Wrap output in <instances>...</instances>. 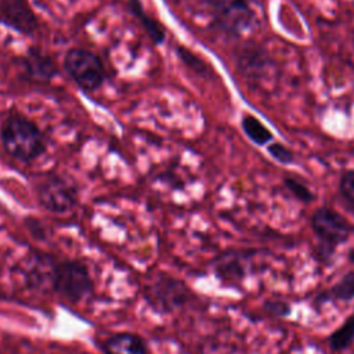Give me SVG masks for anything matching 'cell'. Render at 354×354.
Masks as SVG:
<instances>
[{"mask_svg": "<svg viewBox=\"0 0 354 354\" xmlns=\"http://www.w3.org/2000/svg\"><path fill=\"white\" fill-rule=\"evenodd\" d=\"M94 290V279L88 266L76 259H57L50 293L65 303L79 304Z\"/></svg>", "mask_w": 354, "mask_h": 354, "instance_id": "obj_2", "label": "cell"}, {"mask_svg": "<svg viewBox=\"0 0 354 354\" xmlns=\"http://www.w3.org/2000/svg\"><path fill=\"white\" fill-rule=\"evenodd\" d=\"M209 10L213 24L227 36H242L254 22L248 0H210Z\"/></svg>", "mask_w": 354, "mask_h": 354, "instance_id": "obj_6", "label": "cell"}, {"mask_svg": "<svg viewBox=\"0 0 354 354\" xmlns=\"http://www.w3.org/2000/svg\"><path fill=\"white\" fill-rule=\"evenodd\" d=\"M57 259L58 257L40 250L28 253L21 264V274L26 286L39 293H50L51 277Z\"/></svg>", "mask_w": 354, "mask_h": 354, "instance_id": "obj_8", "label": "cell"}, {"mask_svg": "<svg viewBox=\"0 0 354 354\" xmlns=\"http://www.w3.org/2000/svg\"><path fill=\"white\" fill-rule=\"evenodd\" d=\"M142 297L153 313L170 315L191 303L194 295L183 279L160 271L147 282Z\"/></svg>", "mask_w": 354, "mask_h": 354, "instance_id": "obj_3", "label": "cell"}, {"mask_svg": "<svg viewBox=\"0 0 354 354\" xmlns=\"http://www.w3.org/2000/svg\"><path fill=\"white\" fill-rule=\"evenodd\" d=\"M102 354H151L147 340L133 332H118L100 343Z\"/></svg>", "mask_w": 354, "mask_h": 354, "instance_id": "obj_11", "label": "cell"}, {"mask_svg": "<svg viewBox=\"0 0 354 354\" xmlns=\"http://www.w3.org/2000/svg\"><path fill=\"white\" fill-rule=\"evenodd\" d=\"M0 22L25 36L33 35L39 25L37 17L26 0H0Z\"/></svg>", "mask_w": 354, "mask_h": 354, "instance_id": "obj_9", "label": "cell"}, {"mask_svg": "<svg viewBox=\"0 0 354 354\" xmlns=\"http://www.w3.org/2000/svg\"><path fill=\"white\" fill-rule=\"evenodd\" d=\"M25 75L35 82H51L58 75V66L51 57L30 48L21 61Z\"/></svg>", "mask_w": 354, "mask_h": 354, "instance_id": "obj_12", "label": "cell"}, {"mask_svg": "<svg viewBox=\"0 0 354 354\" xmlns=\"http://www.w3.org/2000/svg\"><path fill=\"white\" fill-rule=\"evenodd\" d=\"M241 75L250 83H259L267 76L271 59L267 53L257 46L243 47L236 58Z\"/></svg>", "mask_w": 354, "mask_h": 354, "instance_id": "obj_10", "label": "cell"}, {"mask_svg": "<svg viewBox=\"0 0 354 354\" xmlns=\"http://www.w3.org/2000/svg\"><path fill=\"white\" fill-rule=\"evenodd\" d=\"M348 260L354 264V248L350 250V253H348Z\"/></svg>", "mask_w": 354, "mask_h": 354, "instance_id": "obj_22", "label": "cell"}, {"mask_svg": "<svg viewBox=\"0 0 354 354\" xmlns=\"http://www.w3.org/2000/svg\"><path fill=\"white\" fill-rule=\"evenodd\" d=\"M0 140L4 151L21 160L32 162L41 156L47 141L39 126L21 113H11L0 127Z\"/></svg>", "mask_w": 354, "mask_h": 354, "instance_id": "obj_1", "label": "cell"}, {"mask_svg": "<svg viewBox=\"0 0 354 354\" xmlns=\"http://www.w3.org/2000/svg\"><path fill=\"white\" fill-rule=\"evenodd\" d=\"M311 227L329 250H333L335 246L347 241L353 231V225L347 218L330 207H318L313 213Z\"/></svg>", "mask_w": 354, "mask_h": 354, "instance_id": "obj_7", "label": "cell"}, {"mask_svg": "<svg viewBox=\"0 0 354 354\" xmlns=\"http://www.w3.org/2000/svg\"><path fill=\"white\" fill-rule=\"evenodd\" d=\"M62 64L68 76L83 91H97L105 82V69L101 58L87 48L73 47L68 50Z\"/></svg>", "mask_w": 354, "mask_h": 354, "instance_id": "obj_5", "label": "cell"}, {"mask_svg": "<svg viewBox=\"0 0 354 354\" xmlns=\"http://www.w3.org/2000/svg\"><path fill=\"white\" fill-rule=\"evenodd\" d=\"M329 293L333 299L342 301H350L354 299V271L343 275L340 281L332 286Z\"/></svg>", "mask_w": 354, "mask_h": 354, "instance_id": "obj_16", "label": "cell"}, {"mask_svg": "<svg viewBox=\"0 0 354 354\" xmlns=\"http://www.w3.org/2000/svg\"><path fill=\"white\" fill-rule=\"evenodd\" d=\"M354 340V315L348 317L343 325H340L330 336L329 346L335 351H340L351 344Z\"/></svg>", "mask_w": 354, "mask_h": 354, "instance_id": "obj_15", "label": "cell"}, {"mask_svg": "<svg viewBox=\"0 0 354 354\" xmlns=\"http://www.w3.org/2000/svg\"><path fill=\"white\" fill-rule=\"evenodd\" d=\"M127 6H129L130 12L140 21L141 26L145 29V32L148 33L151 40L155 44H162L166 39L165 28L156 19H153L151 15H148L145 12L140 0H129Z\"/></svg>", "mask_w": 354, "mask_h": 354, "instance_id": "obj_13", "label": "cell"}, {"mask_svg": "<svg viewBox=\"0 0 354 354\" xmlns=\"http://www.w3.org/2000/svg\"><path fill=\"white\" fill-rule=\"evenodd\" d=\"M283 184H285V187H286L299 201L308 203V202H311V201L314 199L313 192H311L303 183H300L299 180L292 178V177H288V178L283 180Z\"/></svg>", "mask_w": 354, "mask_h": 354, "instance_id": "obj_18", "label": "cell"}, {"mask_svg": "<svg viewBox=\"0 0 354 354\" xmlns=\"http://www.w3.org/2000/svg\"><path fill=\"white\" fill-rule=\"evenodd\" d=\"M268 153L275 159L278 160L279 163H283V165H288V163H292L295 160V155L293 152L286 148L285 145L279 144V142H274L271 145H268Z\"/></svg>", "mask_w": 354, "mask_h": 354, "instance_id": "obj_19", "label": "cell"}, {"mask_svg": "<svg viewBox=\"0 0 354 354\" xmlns=\"http://www.w3.org/2000/svg\"><path fill=\"white\" fill-rule=\"evenodd\" d=\"M242 130L250 141L257 145H264L272 140V133L254 116L245 115L242 118Z\"/></svg>", "mask_w": 354, "mask_h": 354, "instance_id": "obj_14", "label": "cell"}, {"mask_svg": "<svg viewBox=\"0 0 354 354\" xmlns=\"http://www.w3.org/2000/svg\"><path fill=\"white\" fill-rule=\"evenodd\" d=\"M177 54L180 55L181 61L184 64H187L189 68H192L195 72L205 75L206 73V64L202 62V59H199L198 57H195L192 53H189L187 48H178Z\"/></svg>", "mask_w": 354, "mask_h": 354, "instance_id": "obj_20", "label": "cell"}, {"mask_svg": "<svg viewBox=\"0 0 354 354\" xmlns=\"http://www.w3.org/2000/svg\"><path fill=\"white\" fill-rule=\"evenodd\" d=\"M35 191L39 205L54 214L71 212L79 201V189L75 181L57 173L41 177L36 183Z\"/></svg>", "mask_w": 354, "mask_h": 354, "instance_id": "obj_4", "label": "cell"}, {"mask_svg": "<svg viewBox=\"0 0 354 354\" xmlns=\"http://www.w3.org/2000/svg\"><path fill=\"white\" fill-rule=\"evenodd\" d=\"M339 191L348 207L354 212V170L343 173L339 184Z\"/></svg>", "mask_w": 354, "mask_h": 354, "instance_id": "obj_17", "label": "cell"}, {"mask_svg": "<svg viewBox=\"0 0 354 354\" xmlns=\"http://www.w3.org/2000/svg\"><path fill=\"white\" fill-rule=\"evenodd\" d=\"M266 310L272 313L274 315H278V317H283V315H288L289 314V306L285 303V301H279V300H270L264 304Z\"/></svg>", "mask_w": 354, "mask_h": 354, "instance_id": "obj_21", "label": "cell"}]
</instances>
